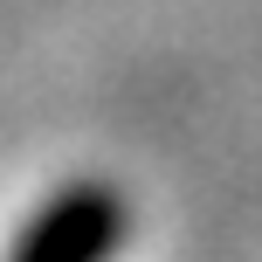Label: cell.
Masks as SVG:
<instances>
[{"label":"cell","instance_id":"cell-1","mask_svg":"<svg viewBox=\"0 0 262 262\" xmlns=\"http://www.w3.org/2000/svg\"><path fill=\"white\" fill-rule=\"evenodd\" d=\"M124 228H131V207L118 186L69 180L14 228L0 262H111L124 249Z\"/></svg>","mask_w":262,"mask_h":262}]
</instances>
